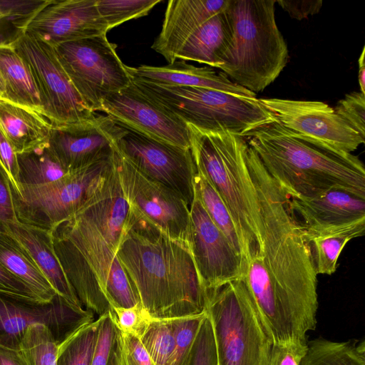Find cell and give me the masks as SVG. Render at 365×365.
Wrapping results in <instances>:
<instances>
[{"mask_svg": "<svg viewBox=\"0 0 365 365\" xmlns=\"http://www.w3.org/2000/svg\"><path fill=\"white\" fill-rule=\"evenodd\" d=\"M114 127L110 117L96 114L80 123L53 126L48 143L69 174L113 154Z\"/></svg>", "mask_w": 365, "mask_h": 365, "instance_id": "obj_18", "label": "cell"}, {"mask_svg": "<svg viewBox=\"0 0 365 365\" xmlns=\"http://www.w3.org/2000/svg\"><path fill=\"white\" fill-rule=\"evenodd\" d=\"M53 247L79 302L98 317L112 311L96 275L78 250L66 238L51 232Z\"/></svg>", "mask_w": 365, "mask_h": 365, "instance_id": "obj_25", "label": "cell"}, {"mask_svg": "<svg viewBox=\"0 0 365 365\" xmlns=\"http://www.w3.org/2000/svg\"><path fill=\"white\" fill-rule=\"evenodd\" d=\"M0 164L6 172L11 188L16 192L20 190L18 180L16 153L0 128Z\"/></svg>", "mask_w": 365, "mask_h": 365, "instance_id": "obj_47", "label": "cell"}, {"mask_svg": "<svg viewBox=\"0 0 365 365\" xmlns=\"http://www.w3.org/2000/svg\"><path fill=\"white\" fill-rule=\"evenodd\" d=\"M274 0H230L232 38L220 69L237 85L257 93L279 76L289 55L275 19Z\"/></svg>", "mask_w": 365, "mask_h": 365, "instance_id": "obj_5", "label": "cell"}, {"mask_svg": "<svg viewBox=\"0 0 365 365\" xmlns=\"http://www.w3.org/2000/svg\"><path fill=\"white\" fill-rule=\"evenodd\" d=\"M364 231L365 222L323 235L307 234L304 231L311 248L317 274H334L336 269L339 257L344 246L351 239L363 236Z\"/></svg>", "mask_w": 365, "mask_h": 365, "instance_id": "obj_32", "label": "cell"}, {"mask_svg": "<svg viewBox=\"0 0 365 365\" xmlns=\"http://www.w3.org/2000/svg\"><path fill=\"white\" fill-rule=\"evenodd\" d=\"M194 184L195 193L209 217L225 235L245 262L243 244L234 220L225 202L210 182L197 170Z\"/></svg>", "mask_w": 365, "mask_h": 365, "instance_id": "obj_33", "label": "cell"}, {"mask_svg": "<svg viewBox=\"0 0 365 365\" xmlns=\"http://www.w3.org/2000/svg\"><path fill=\"white\" fill-rule=\"evenodd\" d=\"M97 344L91 365H118V341L120 330L110 312L99 317Z\"/></svg>", "mask_w": 365, "mask_h": 365, "instance_id": "obj_39", "label": "cell"}, {"mask_svg": "<svg viewBox=\"0 0 365 365\" xmlns=\"http://www.w3.org/2000/svg\"><path fill=\"white\" fill-rule=\"evenodd\" d=\"M230 0H170L161 31L151 48L170 63L185 41L205 22L225 11Z\"/></svg>", "mask_w": 365, "mask_h": 365, "instance_id": "obj_21", "label": "cell"}, {"mask_svg": "<svg viewBox=\"0 0 365 365\" xmlns=\"http://www.w3.org/2000/svg\"><path fill=\"white\" fill-rule=\"evenodd\" d=\"M260 211L262 242L243 278L273 343H305L318 308L310 246L284 195L263 196Z\"/></svg>", "mask_w": 365, "mask_h": 365, "instance_id": "obj_1", "label": "cell"}, {"mask_svg": "<svg viewBox=\"0 0 365 365\" xmlns=\"http://www.w3.org/2000/svg\"><path fill=\"white\" fill-rule=\"evenodd\" d=\"M265 170L289 197L330 189L365 197V168L352 153L291 130L278 121L247 136Z\"/></svg>", "mask_w": 365, "mask_h": 365, "instance_id": "obj_3", "label": "cell"}, {"mask_svg": "<svg viewBox=\"0 0 365 365\" xmlns=\"http://www.w3.org/2000/svg\"><path fill=\"white\" fill-rule=\"evenodd\" d=\"M132 82L151 101L202 131H226L245 138L277 120L257 98L202 88L163 86L134 78Z\"/></svg>", "mask_w": 365, "mask_h": 365, "instance_id": "obj_6", "label": "cell"}, {"mask_svg": "<svg viewBox=\"0 0 365 365\" xmlns=\"http://www.w3.org/2000/svg\"><path fill=\"white\" fill-rule=\"evenodd\" d=\"M18 180L21 186H38L56 181L68 173L46 143L16 154Z\"/></svg>", "mask_w": 365, "mask_h": 365, "instance_id": "obj_30", "label": "cell"}, {"mask_svg": "<svg viewBox=\"0 0 365 365\" xmlns=\"http://www.w3.org/2000/svg\"><path fill=\"white\" fill-rule=\"evenodd\" d=\"M276 3L288 13L292 19L302 20L310 15L319 12L322 5V0H303V1H276Z\"/></svg>", "mask_w": 365, "mask_h": 365, "instance_id": "obj_49", "label": "cell"}, {"mask_svg": "<svg viewBox=\"0 0 365 365\" xmlns=\"http://www.w3.org/2000/svg\"><path fill=\"white\" fill-rule=\"evenodd\" d=\"M0 262L43 302L57 294L28 250L6 232L0 231Z\"/></svg>", "mask_w": 365, "mask_h": 365, "instance_id": "obj_29", "label": "cell"}, {"mask_svg": "<svg viewBox=\"0 0 365 365\" xmlns=\"http://www.w3.org/2000/svg\"><path fill=\"white\" fill-rule=\"evenodd\" d=\"M0 365H28L20 349L0 346Z\"/></svg>", "mask_w": 365, "mask_h": 365, "instance_id": "obj_51", "label": "cell"}, {"mask_svg": "<svg viewBox=\"0 0 365 365\" xmlns=\"http://www.w3.org/2000/svg\"><path fill=\"white\" fill-rule=\"evenodd\" d=\"M108 31L97 0H50L29 22L25 34L54 47Z\"/></svg>", "mask_w": 365, "mask_h": 365, "instance_id": "obj_19", "label": "cell"}, {"mask_svg": "<svg viewBox=\"0 0 365 365\" xmlns=\"http://www.w3.org/2000/svg\"><path fill=\"white\" fill-rule=\"evenodd\" d=\"M232 31L230 16L225 9L205 22L185 41L175 61H192L217 68L230 43Z\"/></svg>", "mask_w": 365, "mask_h": 365, "instance_id": "obj_27", "label": "cell"}, {"mask_svg": "<svg viewBox=\"0 0 365 365\" xmlns=\"http://www.w3.org/2000/svg\"><path fill=\"white\" fill-rule=\"evenodd\" d=\"M56 56L88 108L101 111L102 101L132 83L106 34L63 43L53 47Z\"/></svg>", "mask_w": 365, "mask_h": 365, "instance_id": "obj_9", "label": "cell"}, {"mask_svg": "<svg viewBox=\"0 0 365 365\" xmlns=\"http://www.w3.org/2000/svg\"><path fill=\"white\" fill-rule=\"evenodd\" d=\"M211 322L206 314L195 340L188 365H217Z\"/></svg>", "mask_w": 365, "mask_h": 365, "instance_id": "obj_41", "label": "cell"}, {"mask_svg": "<svg viewBox=\"0 0 365 365\" xmlns=\"http://www.w3.org/2000/svg\"><path fill=\"white\" fill-rule=\"evenodd\" d=\"M190 249L205 292L243 277L242 256L212 221L195 193L190 207Z\"/></svg>", "mask_w": 365, "mask_h": 365, "instance_id": "obj_15", "label": "cell"}, {"mask_svg": "<svg viewBox=\"0 0 365 365\" xmlns=\"http://www.w3.org/2000/svg\"><path fill=\"white\" fill-rule=\"evenodd\" d=\"M113 138L116 150L138 171L176 192L190 207L197 173L191 149L155 140L115 122Z\"/></svg>", "mask_w": 365, "mask_h": 365, "instance_id": "obj_11", "label": "cell"}, {"mask_svg": "<svg viewBox=\"0 0 365 365\" xmlns=\"http://www.w3.org/2000/svg\"><path fill=\"white\" fill-rule=\"evenodd\" d=\"M0 73L4 81L6 100L43 115L38 91L31 72L12 46H0Z\"/></svg>", "mask_w": 365, "mask_h": 365, "instance_id": "obj_28", "label": "cell"}, {"mask_svg": "<svg viewBox=\"0 0 365 365\" xmlns=\"http://www.w3.org/2000/svg\"><path fill=\"white\" fill-rule=\"evenodd\" d=\"M113 165V154L53 182L21 186L19 192L11 188L18 220L51 232L93 197L104 184Z\"/></svg>", "mask_w": 365, "mask_h": 365, "instance_id": "obj_8", "label": "cell"}, {"mask_svg": "<svg viewBox=\"0 0 365 365\" xmlns=\"http://www.w3.org/2000/svg\"><path fill=\"white\" fill-rule=\"evenodd\" d=\"M187 126L197 170L228 208L243 244L247 264L262 242L259 202L246 159L248 143L226 131L205 132Z\"/></svg>", "mask_w": 365, "mask_h": 365, "instance_id": "obj_4", "label": "cell"}, {"mask_svg": "<svg viewBox=\"0 0 365 365\" xmlns=\"http://www.w3.org/2000/svg\"><path fill=\"white\" fill-rule=\"evenodd\" d=\"M112 308L110 314L118 329L140 339L151 319L141 303L130 308Z\"/></svg>", "mask_w": 365, "mask_h": 365, "instance_id": "obj_42", "label": "cell"}, {"mask_svg": "<svg viewBox=\"0 0 365 365\" xmlns=\"http://www.w3.org/2000/svg\"><path fill=\"white\" fill-rule=\"evenodd\" d=\"M13 46L31 72L43 115L53 127L80 123L96 115L75 88L52 46L24 34Z\"/></svg>", "mask_w": 365, "mask_h": 365, "instance_id": "obj_10", "label": "cell"}, {"mask_svg": "<svg viewBox=\"0 0 365 365\" xmlns=\"http://www.w3.org/2000/svg\"><path fill=\"white\" fill-rule=\"evenodd\" d=\"M364 47L359 58V73L358 81L360 88V92L365 95V63H364Z\"/></svg>", "mask_w": 365, "mask_h": 365, "instance_id": "obj_52", "label": "cell"}, {"mask_svg": "<svg viewBox=\"0 0 365 365\" xmlns=\"http://www.w3.org/2000/svg\"><path fill=\"white\" fill-rule=\"evenodd\" d=\"M101 112L115 123L142 135L190 149L187 125L145 96L132 82L102 101Z\"/></svg>", "mask_w": 365, "mask_h": 365, "instance_id": "obj_17", "label": "cell"}, {"mask_svg": "<svg viewBox=\"0 0 365 365\" xmlns=\"http://www.w3.org/2000/svg\"><path fill=\"white\" fill-rule=\"evenodd\" d=\"M129 211L113 165L101 188L76 213L91 222L116 252Z\"/></svg>", "mask_w": 365, "mask_h": 365, "instance_id": "obj_24", "label": "cell"}, {"mask_svg": "<svg viewBox=\"0 0 365 365\" xmlns=\"http://www.w3.org/2000/svg\"><path fill=\"white\" fill-rule=\"evenodd\" d=\"M300 365H365V342L317 338L307 342Z\"/></svg>", "mask_w": 365, "mask_h": 365, "instance_id": "obj_31", "label": "cell"}, {"mask_svg": "<svg viewBox=\"0 0 365 365\" xmlns=\"http://www.w3.org/2000/svg\"><path fill=\"white\" fill-rule=\"evenodd\" d=\"M50 0H0V14L9 15L26 26Z\"/></svg>", "mask_w": 365, "mask_h": 365, "instance_id": "obj_44", "label": "cell"}, {"mask_svg": "<svg viewBox=\"0 0 365 365\" xmlns=\"http://www.w3.org/2000/svg\"><path fill=\"white\" fill-rule=\"evenodd\" d=\"M52 128L39 112L0 99V128L16 154L48 143Z\"/></svg>", "mask_w": 365, "mask_h": 365, "instance_id": "obj_26", "label": "cell"}, {"mask_svg": "<svg viewBox=\"0 0 365 365\" xmlns=\"http://www.w3.org/2000/svg\"><path fill=\"white\" fill-rule=\"evenodd\" d=\"M18 221L11 194V182L0 164V231L5 232L4 224Z\"/></svg>", "mask_w": 365, "mask_h": 365, "instance_id": "obj_46", "label": "cell"}, {"mask_svg": "<svg viewBox=\"0 0 365 365\" xmlns=\"http://www.w3.org/2000/svg\"><path fill=\"white\" fill-rule=\"evenodd\" d=\"M58 345L46 326L36 325L25 333L20 350L28 365H56Z\"/></svg>", "mask_w": 365, "mask_h": 365, "instance_id": "obj_36", "label": "cell"}, {"mask_svg": "<svg viewBox=\"0 0 365 365\" xmlns=\"http://www.w3.org/2000/svg\"><path fill=\"white\" fill-rule=\"evenodd\" d=\"M94 321V313L75 307L56 294L51 301L0 292V346L20 349L26 331L46 326L58 344L81 327Z\"/></svg>", "mask_w": 365, "mask_h": 365, "instance_id": "obj_12", "label": "cell"}, {"mask_svg": "<svg viewBox=\"0 0 365 365\" xmlns=\"http://www.w3.org/2000/svg\"><path fill=\"white\" fill-rule=\"evenodd\" d=\"M131 78L155 84L195 87L217 90L228 93L256 98V94L232 81L223 72L217 73L212 67H197L183 60H176L163 66H126Z\"/></svg>", "mask_w": 365, "mask_h": 365, "instance_id": "obj_22", "label": "cell"}, {"mask_svg": "<svg viewBox=\"0 0 365 365\" xmlns=\"http://www.w3.org/2000/svg\"><path fill=\"white\" fill-rule=\"evenodd\" d=\"M116 255L151 318L205 312L206 292L189 245L168 236L130 206Z\"/></svg>", "mask_w": 365, "mask_h": 365, "instance_id": "obj_2", "label": "cell"}, {"mask_svg": "<svg viewBox=\"0 0 365 365\" xmlns=\"http://www.w3.org/2000/svg\"><path fill=\"white\" fill-rule=\"evenodd\" d=\"M289 208L307 234L338 232L365 222V197L333 188L309 196L288 197Z\"/></svg>", "mask_w": 365, "mask_h": 365, "instance_id": "obj_20", "label": "cell"}, {"mask_svg": "<svg viewBox=\"0 0 365 365\" xmlns=\"http://www.w3.org/2000/svg\"><path fill=\"white\" fill-rule=\"evenodd\" d=\"M0 99L6 100L5 86L0 73Z\"/></svg>", "mask_w": 365, "mask_h": 365, "instance_id": "obj_53", "label": "cell"}, {"mask_svg": "<svg viewBox=\"0 0 365 365\" xmlns=\"http://www.w3.org/2000/svg\"><path fill=\"white\" fill-rule=\"evenodd\" d=\"M335 112L365 139V95L360 91L346 94L338 101Z\"/></svg>", "mask_w": 365, "mask_h": 365, "instance_id": "obj_40", "label": "cell"}, {"mask_svg": "<svg viewBox=\"0 0 365 365\" xmlns=\"http://www.w3.org/2000/svg\"><path fill=\"white\" fill-rule=\"evenodd\" d=\"M217 365H268L272 337L243 277L206 291Z\"/></svg>", "mask_w": 365, "mask_h": 365, "instance_id": "obj_7", "label": "cell"}, {"mask_svg": "<svg viewBox=\"0 0 365 365\" xmlns=\"http://www.w3.org/2000/svg\"><path fill=\"white\" fill-rule=\"evenodd\" d=\"M306 351L307 343L274 344L268 365H300Z\"/></svg>", "mask_w": 365, "mask_h": 365, "instance_id": "obj_45", "label": "cell"}, {"mask_svg": "<svg viewBox=\"0 0 365 365\" xmlns=\"http://www.w3.org/2000/svg\"><path fill=\"white\" fill-rule=\"evenodd\" d=\"M98 318L79 328L58 345L56 365H91L97 344Z\"/></svg>", "mask_w": 365, "mask_h": 365, "instance_id": "obj_34", "label": "cell"}, {"mask_svg": "<svg viewBox=\"0 0 365 365\" xmlns=\"http://www.w3.org/2000/svg\"><path fill=\"white\" fill-rule=\"evenodd\" d=\"M140 340L155 365H171L175 349L173 319L151 318Z\"/></svg>", "mask_w": 365, "mask_h": 365, "instance_id": "obj_35", "label": "cell"}, {"mask_svg": "<svg viewBox=\"0 0 365 365\" xmlns=\"http://www.w3.org/2000/svg\"><path fill=\"white\" fill-rule=\"evenodd\" d=\"M161 0H97L100 15L109 31L133 19L148 14Z\"/></svg>", "mask_w": 365, "mask_h": 365, "instance_id": "obj_37", "label": "cell"}, {"mask_svg": "<svg viewBox=\"0 0 365 365\" xmlns=\"http://www.w3.org/2000/svg\"><path fill=\"white\" fill-rule=\"evenodd\" d=\"M259 101L285 128L338 150L351 153L365 142L325 103L276 98Z\"/></svg>", "mask_w": 365, "mask_h": 365, "instance_id": "obj_16", "label": "cell"}, {"mask_svg": "<svg viewBox=\"0 0 365 365\" xmlns=\"http://www.w3.org/2000/svg\"><path fill=\"white\" fill-rule=\"evenodd\" d=\"M200 314L173 318L175 349L171 365H188L195 338L205 317Z\"/></svg>", "mask_w": 365, "mask_h": 365, "instance_id": "obj_38", "label": "cell"}, {"mask_svg": "<svg viewBox=\"0 0 365 365\" xmlns=\"http://www.w3.org/2000/svg\"><path fill=\"white\" fill-rule=\"evenodd\" d=\"M4 228L28 250L56 294L71 304L83 308L56 254L51 232L19 220L5 223Z\"/></svg>", "mask_w": 365, "mask_h": 365, "instance_id": "obj_23", "label": "cell"}, {"mask_svg": "<svg viewBox=\"0 0 365 365\" xmlns=\"http://www.w3.org/2000/svg\"><path fill=\"white\" fill-rule=\"evenodd\" d=\"M26 26L6 14H0V46H12L26 32Z\"/></svg>", "mask_w": 365, "mask_h": 365, "instance_id": "obj_50", "label": "cell"}, {"mask_svg": "<svg viewBox=\"0 0 365 365\" xmlns=\"http://www.w3.org/2000/svg\"><path fill=\"white\" fill-rule=\"evenodd\" d=\"M0 292L40 300L27 284L10 272L1 262Z\"/></svg>", "mask_w": 365, "mask_h": 365, "instance_id": "obj_48", "label": "cell"}, {"mask_svg": "<svg viewBox=\"0 0 365 365\" xmlns=\"http://www.w3.org/2000/svg\"><path fill=\"white\" fill-rule=\"evenodd\" d=\"M118 365H155L140 339L120 331Z\"/></svg>", "mask_w": 365, "mask_h": 365, "instance_id": "obj_43", "label": "cell"}, {"mask_svg": "<svg viewBox=\"0 0 365 365\" xmlns=\"http://www.w3.org/2000/svg\"><path fill=\"white\" fill-rule=\"evenodd\" d=\"M51 232L68 240L82 254L112 307L130 308L140 303L116 252L91 222L76 213Z\"/></svg>", "mask_w": 365, "mask_h": 365, "instance_id": "obj_14", "label": "cell"}, {"mask_svg": "<svg viewBox=\"0 0 365 365\" xmlns=\"http://www.w3.org/2000/svg\"><path fill=\"white\" fill-rule=\"evenodd\" d=\"M113 161L130 206L168 236L190 247V208L181 197L143 175L115 148Z\"/></svg>", "mask_w": 365, "mask_h": 365, "instance_id": "obj_13", "label": "cell"}]
</instances>
